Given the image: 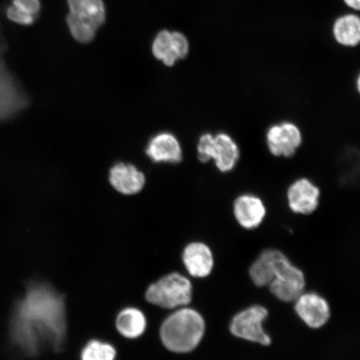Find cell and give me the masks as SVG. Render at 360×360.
<instances>
[{"instance_id":"1","label":"cell","mask_w":360,"mask_h":360,"mask_svg":"<svg viewBox=\"0 0 360 360\" xmlns=\"http://www.w3.org/2000/svg\"><path fill=\"white\" fill-rule=\"evenodd\" d=\"M68 327L65 295L48 283L34 282L13 309L11 335L22 353L35 356L44 349L60 351Z\"/></svg>"},{"instance_id":"10","label":"cell","mask_w":360,"mask_h":360,"mask_svg":"<svg viewBox=\"0 0 360 360\" xmlns=\"http://www.w3.org/2000/svg\"><path fill=\"white\" fill-rule=\"evenodd\" d=\"M321 190L306 178L295 180L288 188V204L292 212L310 214L317 210Z\"/></svg>"},{"instance_id":"16","label":"cell","mask_w":360,"mask_h":360,"mask_svg":"<svg viewBox=\"0 0 360 360\" xmlns=\"http://www.w3.org/2000/svg\"><path fill=\"white\" fill-rule=\"evenodd\" d=\"M240 156V150L231 135L225 133L214 135L212 161L220 172H231L236 167Z\"/></svg>"},{"instance_id":"23","label":"cell","mask_w":360,"mask_h":360,"mask_svg":"<svg viewBox=\"0 0 360 360\" xmlns=\"http://www.w3.org/2000/svg\"><path fill=\"white\" fill-rule=\"evenodd\" d=\"M345 6L354 11H359L360 10V0H343Z\"/></svg>"},{"instance_id":"11","label":"cell","mask_w":360,"mask_h":360,"mask_svg":"<svg viewBox=\"0 0 360 360\" xmlns=\"http://www.w3.org/2000/svg\"><path fill=\"white\" fill-rule=\"evenodd\" d=\"M295 302L297 314L310 328L323 327L330 317L327 301L315 292H303Z\"/></svg>"},{"instance_id":"19","label":"cell","mask_w":360,"mask_h":360,"mask_svg":"<svg viewBox=\"0 0 360 360\" xmlns=\"http://www.w3.org/2000/svg\"><path fill=\"white\" fill-rule=\"evenodd\" d=\"M335 41L344 47H356L360 42V18L356 13H345L337 18L332 28Z\"/></svg>"},{"instance_id":"13","label":"cell","mask_w":360,"mask_h":360,"mask_svg":"<svg viewBox=\"0 0 360 360\" xmlns=\"http://www.w3.org/2000/svg\"><path fill=\"white\" fill-rule=\"evenodd\" d=\"M233 214L243 228L254 229L263 222L266 208L260 198L246 193L238 196L233 202Z\"/></svg>"},{"instance_id":"17","label":"cell","mask_w":360,"mask_h":360,"mask_svg":"<svg viewBox=\"0 0 360 360\" xmlns=\"http://www.w3.org/2000/svg\"><path fill=\"white\" fill-rule=\"evenodd\" d=\"M115 326L119 334L127 340L139 339L145 334L148 321L145 313L136 307H126L117 314Z\"/></svg>"},{"instance_id":"4","label":"cell","mask_w":360,"mask_h":360,"mask_svg":"<svg viewBox=\"0 0 360 360\" xmlns=\"http://www.w3.org/2000/svg\"><path fill=\"white\" fill-rule=\"evenodd\" d=\"M106 20V8L103 0H88L75 10L69 11L67 25L73 38L81 44L94 40Z\"/></svg>"},{"instance_id":"24","label":"cell","mask_w":360,"mask_h":360,"mask_svg":"<svg viewBox=\"0 0 360 360\" xmlns=\"http://www.w3.org/2000/svg\"><path fill=\"white\" fill-rule=\"evenodd\" d=\"M87 1L88 0H67V4L68 7H69V11H72Z\"/></svg>"},{"instance_id":"22","label":"cell","mask_w":360,"mask_h":360,"mask_svg":"<svg viewBox=\"0 0 360 360\" xmlns=\"http://www.w3.org/2000/svg\"><path fill=\"white\" fill-rule=\"evenodd\" d=\"M214 146V135L210 133L202 134L198 142V159L202 164H208L212 161Z\"/></svg>"},{"instance_id":"9","label":"cell","mask_w":360,"mask_h":360,"mask_svg":"<svg viewBox=\"0 0 360 360\" xmlns=\"http://www.w3.org/2000/svg\"><path fill=\"white\" fill-rule=\"evenodd\" d=\"M29 98L13 76L0 68V120L13 118L28 106Z\"/></svg>"},{"instance_id":"5","label":"cell","mask_w":360,"mask_h":360,"mask_svg":"<svg viewBox=\"0 0 360 360\" xmlns=\"http://www.w3.org/2000/svg\"><path fill=\"white\" fill-rule=\"evenodd\" d=\"M267 316L268 310L263 306H251L233 318L229 328L232 335L240 339L268 346L271 344V339L263 328Z\"/></svg>"},{"instance_id":"12","label":"cell","mask_w":360,"mask_h":360,"mask_svg":"<svg viewBox=\"0 0 360 360\" xmlns=\"http://www.w3.org/2000/svg\"><path fill=\"white\" fill-rule=\"evenodd\" d=\"M146 155L155 163L178 164L183 159L182 147L178 139L169 132L155 135L148 143Z\"/></svg>"},{"instance_id":"2","label":"cell","mask_w":360,"mask_h":360,"mask_svg":"<svg viewBox=\"0 0 360 360\" xmlns=\"http://www.w3.org/2000/svg\"><path fill=\"white\" fill-rule=\"evenodd\" d=\"M205 331L202 315L191 308L183 307L169 315L160 328L162 345L172 353L187 354L200 345Z\"/></svg>"},{"instance_id":"21","label":"cell","mask_w":360,"mask_h":360,"mask_svg":"<svg viewBox=\"0 0 360 360\" xmlns=\"http://www.w3.org/2000/svg\"><path fill=\"white\" fill-rule=\"evenodd\" d=\"M114 345L98 340H91L81 350L80 360H117Z\"/></svg>"},{"instance_id":"6","label":"cell","mask_w":360,"mask_h":360,"mask_svg":"<svg viewBox=\"0 0 360 360\" xmlns=\"http://www.w3.org/2000/svg\"><path fill=\"white\" fill-rule=\"evenodd\" d=\"M269 286L277 299L283 302H295L304 292L305 278L303 272L294 266L285 256Z\"/></svg>"},{"instance_id":"3","label":"cell","mask_w":360,"mask_h":360,"mask_svg":"<svg viewBox=\"0 0 360 360\" xmlns=\"http://www.w3.org/2000/svg\"><path fill=\"white\" fill-rule=\"evenodd\" d=\"M192 283L179 273L165 274L148 285L145 300L148 304L165 309H174L190 304Z\"/></svg>"},{"instance_id":"8","label":"cell","mask_w":360,"mask_h":360,"mask_svg":"<svg viewBox=\"0 0 360 360\" xmlns=\"http://www.w3.org/2000/svg\"><path fill=\"white\" fill-rule=\"evenodd\" d=\"M302 141L300 128L291 122L274 124L268 129L266 134L269 150L276 157L294 156Z\"/></svg>"},{"instance_id":"7","label":"cell","mask_w":360,"mask_h":360,"mask_svg":"<svg viewBox=\"0 0 360 360\" xmlns=\"http://www.w3.org/2000/svg\"><path fill=\"white\" fill-rule=\"evenodd\" d=\"M190 42L186 35L179 31L161 30L152 44L153 55L168 67L184 60L190 53Z\"/></svg>"},{"instance_id":"20","label":"cell","mask_w":360,"mask_h":360,"mask_svg":"<svg viewBox=\"0 0 360 360\" xmlns=\"http://www.w3.org/2000/svg\"><path fill=\"white\" fill-rule=\"evenodd\" d=\"M41 11L40 0H12L6 11L8 20L17 25H33Z\"/></svg>"},{"instance_id":"15","label":"cell","mask_w":360,"mask_h":360,"mask_svg":"<svg viewBox=\"0 0 360 360\" xmlns=\"http://www.w3.org/2000/svg\"><path fill=\"white\" fill-rule=\"evenodd\" d=\"M109 179L111 186L125 195H136L146 184L145 175L129 164L119 163L112 166Z\"/></svg>"},{"instance_id":"18","label":"cell","mask_w":360,"mask_h":360,"mask_svg":"<svg viewBox=\"0 0 360 360\" xmlns=\"http://www.w3.org/2000/svg\"><path fill=\"white\" fill-rule=\"evenodd\" d=\"M285 255L276 250H266L251 265L250 276L255 285L269 286Z\"/></svg>"},{"instance_id":"14","label":"cell","mask_w":360,"mask_h":360,"mask_svg":"<svg viewBox=\"0 0 360 360\" xmlns=\"http://www.w3.org/2000/svg\"><path fill=\"white\" fill-rule=\"evenodd\" d=\"M184 266L192 277L205 278L212 272L214 257L210 248L200 242H193L183 251Z\"/></svg>"}]
</instances>
